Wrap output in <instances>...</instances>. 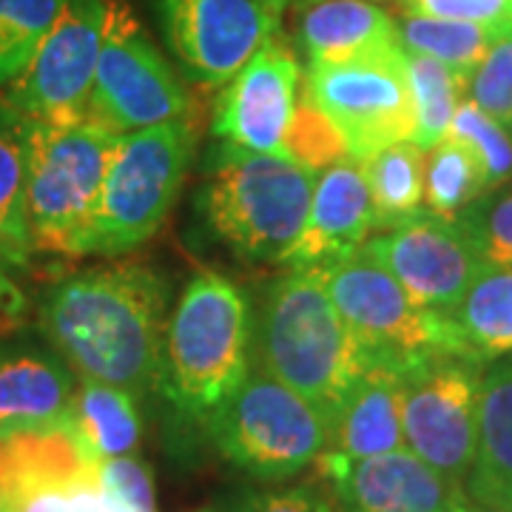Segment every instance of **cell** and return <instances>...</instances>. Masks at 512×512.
Returning a JSON list of instances; mask_svg holds the SVG:
<instances>
[{"label":"cell","instance_id":"1","mask_svg":"<svg viewBox=\"0 0 512 512\" xmlns=\"http://www.w3.org/2000/svg\"><path fill=\"white\" fill-rule=\"evenodd\" d=\"M165 282L146 265L117 262L57 282L43 299V328L89 382L134 396L163 376Z\"/></svg>","mask_w":512,"mask_h":512},{"label":"cell","instance_id":"2","mask_svg":"<svg viewBox=\"0 0 512 512\" xmlns=\"http://www.w3.org/2000/svg\"><path fill=\"white\" fill-rule=\"evenodd\" d=\"M254 330L256 365L333 424L370 362L330 299L325 268H293L276 279Z\"/></svg>","mask_w":512,"mask_h":512},{"label":"cell","instance_id":"3","mask_svg":"<svg viewBox=\"0 0 512 512\" xmlns=\"http://www.w3.org/2000/svg\"><path fill=\"white\" fill-rule=\"evenodd\" d=\"M251 339L248 296L220 274L194 276L165 325L160 384L168 399L194 416L217 410L251 370Z\"/></svg>","mask_w":512,"mask_h":512},{"label":"cell","instance_id":"4","mask_svg":"<svg viewBox=\"0 0 512 512\" xmlns=\"http://www.w3.org/2000/svg\"><path fill=\"white\" fill-rule=\"evenodd\" d=\"M313 185L316 174L291 157L222 143L197 205L225 248L248 262H282L308 220Z\"/></svg>","mask_w":512,"mask_h":512},{"label":"cell","instance_id":"5","mask_svg":"<svg viewBox=\"0 0 512 512\" xmlns=\"http://www.w3.org/2000/svg\"><path fill=\"white\" fill-rule=\"evenodd\" d=\"M26 225L35 251L86 256L117 134L80 123H26Z\"/></svg>","mask_w":512,"mask_h":512},{"label":"cell","instance_id":"6","mask_svg":"<svg viewBox=\"0 0 512 512\" xmlns=\"http://www.w3.org/2000/svg\"><path fill=\"white\" fill-rule=\"evenodd\" d=\"M325 285L370 367H390L407 376L439 356L481 359L458 328L456 316L416 305L402 285L362 251L328 265Z\"/></svg>","mask_w":512,"mask_h":512},{"label":"cell","instance_id":"7","mask_svg":"<svg viewBox=\"0 0 512 512\" xmlns=\"http://www.w3.org/2000/svg\"><path fill=\"white\" fill-rule=\"evenodd\" d=\"M205 421L222 456L259 481L299 476L330 447L328 419L259 365Z\"/></svg>","mask_w":512,"mask_h":512},{"label":"cell","instance_id":"8","mask_svg":"<svg viewBox=\"0 0 512 512\" xmlns=\"http://www.w3.org/2000/svg\"><path fill=\"white\" fill-rule=\"evenodd\" d=\"M188 157L191 126L185 120L117 137L86 256L128 254L154 237L177 200Z\"/></svg>","mask_w":512,"mask_h":512},{"label":"cell","instance_id":"9","mask_svg":"<svg viewBox=\"0 0 512 512\" xmlns=\"http://www.w3.org/2000/svg\"><path fill=\"white\" fill-rule=\"evenodd\" d=\"M188 94L140 26L128 0H103V35L86 120L123 137L180 123Z\"/></svg>","mask_w":512,"mask_h":512},{"label":"cell","instance_id":"10","mask_svg":"<svg viewBox=\"0 0 512 512\" xmlns=\"http://www.w3.org/2000/svg\"><path fill=\"white\" fill-rule=\"evenodd\" d=\"M305 94L342 131L350 160H365L384 146L413 140L416 106L402 43L311 66Z\"/></svg>","mask_w":512,"mask_h":512},{"label":"cell","instance_id":"11","mask_svg":"<svg viewBox=\"0 0 512 512\" xmlns=\"http://www.w3.org/2000/svg\"><path fill=\"white\" fill-rule=\"evenodd\" d=\"M288 0H154L165 40L202 89H222L276 35Z\"/></svg>","mask_w":512,"mask_h":512},{"label":"cell","instance_id":"12","mask_svg":"<svg viewBox=\"0 0 512 512\" xmlns=\"http://www.w3.org/2000/svg\"><path fill=\"white\" fill-rule=\"evenodd\" d=\"M103 35V0H69L0 100L26 123L86 120Z\"/></svg>","mask_w":512,"mask_h":512},{"label":"cell","instance_id":"13","mask_svg":"<svg viewBox=\"0 0 512 512\" xmlns=\"http://www.w3.org/2000/svg\"><path fill=\"white\" fill-rule=\"evenodd\" d=\"M478 356H439L404 379V447L464 487L476 458Z\"/></svg>","mask_w":512,"mask_h":512},{"label":"cell","instance_id":"14","mask_svg":"<svg viewBox=\"0 0 512 512\" xmlns=\"http://www.w3.org/2000/svg\"><path fill=\"white\" fill-rule=\"evenodd\" d=\"M362 254L376 259L416 305L447 316L458 311L473 282L487 271L464 220H444L430 211L367 239Z\"/></svg>","mask_w":512,"mask_h":512},{"label":"cell","instance_id":"15","mask_svg":"<svg viewBox=\"0 0 512 512\" xmlns=\"http://www.w3.org/2000/svg\"><path fill=\"white\" fill-rule=\"evenodd\" d=\"M299 80V60L276 35L225 86L214 111V134L225 146L285 157V131L299 100Z\"/></svg>","mask_w":512,"mask_h":512},{"label":"cell","instance_id":"16","mask_svg":"<svg viewBox=\"0 0 512 512\" xmlns=\"http://www.w3.org/2000/svg\"><path fill=\"white\" fill-rule=\"evenodd\" d=\"M339 495L345 510L356 512H464V487L441 476L407 447L384 456L348 458L322 453L313 464Z\"/></svg>","mask_w":512,"mask_h":512},{"label":"cell","instance_id":"17","mask_svg":"<svg viewBox=\"0 0 512 512\" xmlns=\"http://www.w3.org/2000/svg\"><path fill=\"white\" fill-rule=\"evenodd\" d=\"M373 231V202L362 165L353 160L325 168L313 185L308 220L282 265L328 268L362 251Z\"/></svg>","mask_w":512,"mask_h":512},{"label":"cell","instance_id":"18","mask_svg":"<svg viewBox=\"0 0 512 512\" xmlns=\"http://www.w3.org/2000/svg\"><path fill=\"white\" fill-rule=\"evenodd\" d=\"M100 461L80 444L69 419L0 439V510L40 487H72L97 476Z\"/></svg>","mask_w":512,"mask_h":512},{"label":"cell","instance_id":"19","mask_svg":"<svg viewBox=\"0 0 512 512\" xmlns=\"http://www.w3.org/2000/svg\"><path fill=\"white\" fill-rule=\"evenodd\" d=\"M404 379L407 376L390 367H367L330 424V447L325 453L359 461L402 450Z\"/></svg>","mask_w":512,"mask_h":512},{"label":"cell","instance_id":"20","mask_svg":"<svg viewBox=\"0 0 512 512\" xmlns=\"http://www.w3.org/2000/svg\"><path fill=\"white\" fill-rule=\"evenodd\" d=\"M296 37L308 63L325 66L396 46L399 26L370 0H319L302 6Z\"/></svg>","mask_w":512,"mask_h":512},{"label":"cell","instance_id":"21","mask_svg":"<svg viewBox=\"0 0 512 512\" xmlns=\"http://www.w3.org/2000/svg\"><path fill=\"white\" fill-rule=\"evenodd\" d=\"M464 493L476 504L512 510V359L481 376L476 458Z\"/></svg>","mask_w":512,"mask_h":512},{"label":"cell","instance_id":"22","mask_svg":"<svg viewBox=\"0 0 512 512\" xmlns=\"http://www.w3.org/2000/svg\"><path fill=\"white\" fill-rule=\"evenodd\" d=\"M72 399V376L55 359L37 353L0 356V439L63 424Z\"/></svg>","mask_w":512,"mask_h":512},{"label":"cell","instance_id":"23","mask_svg":"<svg viewBox=\"0 0 512 512\" xmlns=\"http://www.w3.org/2000/svg\"><path fill=\"white\" fill-rule=\"evenodd\" d=\"M69 424L80 444L97 461L134 456V450L143 439V419L137 410V396L114 384L83 379L72 399Z\"/></svg>","mask_w":512,"mask_h":512},{"label":"cell","instance_id":"24","mask_svg":"<svg viewBox=\"0 0 512 512\" xmlns=\"http://www.w3.org/2000/svg\"><path fill=\"white\" fill-rule=\"evenodd\" d=\"M356 163L362 165L373 202V228L387 231L419 214L424 205V148L416 146L413 140H402L379 148Z\"/></svg>","mask_w":512,"mask_h":512},{"label":"cell","instance_id":"25","mask_svg":"<svg viewBox=\"0 0 512 512\" xmlns=\"http://www.w3.org/2000/svg\"><path fill=\"white\" fill-rule=\"evenodd\" d=\"M35 245L26 225L23 120L0 100V262L26 268Z\"/></svg>","mask_w":512,"mask_h":512},{"label":"cell","instance_id":"26","mask_svg":"<svg viewBox=\"0 0 512 512\" xmlns=\"http://www.w3.org/2000/svg\"><path fill=\"white\" fill-rule=\"evenodd\" d=\"M487 191H490L487 168L467 143L447 134L436 146L427 148L424 205L430 214L444 220H458Z\"/></svg>","mask_w":512,"mask_h":512},{"label":"cell","instance_id":"27","mask_svg":"<svg viewBox=\"0 0 512 512\" xmlns=\"http://www.w3.org/2000/svg\"><path fill=\"white\" fill-rule=\"evenodd\" d=\"M396 26H399V43L404 52L439 60L441 66H447L464 80V86L470 74L476 72L481 57L487 55L493 37L501 32V29H487L478 23L427 18V15H413V12H404L402 20H396Z\"/></svg>","mask_w":512,"mask_h":512},{"label":"cell","instance_id":"28","mask_svg":"<svg viewBox=\"0 0 512 512\" xmlns=\"http://www.w3.org/2000/svg\"><path fill=\"white\" fill-rule=\"evenodd\" d=\"M453 316L481 356L512 353V271L487 268Z\"/></svg>","mask_w":512,"mask_h":512},{"label":"cell","instance_id":"29","mask_svg":"<svg viewBox=\"0 0 512 512\" xmlns=\"http://www.w3.org/2000/svg\"><path fill=\"white\" fill-rule=\"evenodd\" d=\"M407 72H410V89H413V106H416L413 143L427 151L447 137L453 114L467 86L458 74L441 66L439 60L410 55V52H407Z\"/></svg>","mask_w":512,"mask_h":512},{"label":"cell","instance_id":"30","mask_svg":"<svg viewBox=\"0 0 512 512\" xmlns=\"http://www.w3.org/2000/svg\"><path fill=\"white\" fill-rule=\"evenodd\" d=\"M69 0H0V89L18 77Z\"/></svg>","mask_w":512,"mask_h":512},{"label":"cell","instance_id":"31","mask_svg":"<svg viewBox=\"0 0 512 512\" xmlns=\"http://www.w3.org/2000/svg\"><path fill=\"white\" fill-rule=\"evenodd\" d=\"M285 157L313 171L316 177L330 165L350 160L342 131L330 123L328 114L313 106L308 94L296 100L291 126L285 131Z\"/></svg>","mask_w":512,"mask_h":512},{"label":"cell","instance_id":"32","mask_svg":"<svg viewBox=\"0 0 512 512\" xmlns=\"http://www.w3.org/2000/svg\"><path fill=\"white\" fill-rule=\"evenodd\" d=\"M450 137L476 151L481 163L487 168L490 191L504 185L512 177V137L501 123H495L490 114L478 109L473 100H461L453 123H450Z\"/></svg>","mask_w":512,"mask_h":512},{"label":"cell","instance_id":"33","mask_svg":"<svg viewBox=\"0 0 512 512\" xmlns=\"http://www.w3.org/2000/svg\"><path fill=\"white\" fill-rule=\"evenodd\" d=\"M467 94L484 114L512 131V26L493 37L487 55L467 80Z\"/></svg>","mask_w":512,"mask_h":512},{"label":"cell","instance_id":"34","mask_svg":"<svg viewBox=\"0 0 512 512\" xmlns=\"http://www.w3.org/2000/svg\"><path fill=\"white\" fill-rule=\"evenodd\" d=\"M461 217H467L464 225L481 262L493 271H512V191Z\"/></svg>","mask_w":512,"mask_h":512},{"label":"cell","instance_id":"35","mask_svg":"<svg viewBox=\"0 0 512 512\" xmlns=\"http://www.w3.org/2000/svg\"><path fill=\"white\" fill-rule=\"evenodd\" d=\"M100 484L117 512H157L154 478L140 458L117 456L100 461Z\"/></svg>","mask_w":512,"mask_h":512},{"label":"cell","instance_id":"36","mask_svg":"<svg viewBox=\"0 0 512 512\" xmlns=\"http://www.w3.org/2000/svg\"><path fill=\"white\" fill-rule=\"evenodd\" d=\"M407 12L441 20H464L487 29H507L510 0H404Z\"/></svg>","mask_w":512,"mask_h":512},{"label":"cell","instance_id":"37","mask_svg":"<svg viewBox=\"0 0 512 512\" xmlns=\"http://www.w3.org/2000/svg\"><path fill=\"white\" fill-rule=\"evenodd\" d=\"M237 512H339L322 493L311 487L262 490L242 498Z\"/></svg>","mask_w":512,"mask_h":512},{"label":"cell","instance_id":"38","mask_svg":"<svg viewBox=\"0 0 512 512\" xmlns=\"http://www.w3.org/2000/svg\"><path fill=\"white\" fill-rule=\"evenodd\" d=\"M0 512H69V487H40L23 493Z\"/></svg>","mask_w":512,"mask_h":512},{"label":"cell","instance_id":"39","mask_svg":"<svg viewBox=\"0 0 512 512\" xmlns=\"http://www.w3.org/2000/svg\"><path fill=\"white\" fill-rule=\"evenodd\" d=\"M69 512H117L100 484V473L69 487Z\"/></svg>","mask_w":512,"mask_h":512},{"label":"cell","instance_id":"40","mask_svg":"<svg viewBox=\"0 0 512 512\" xmlns=\"http://www.w3.org/2000/svg\"><path fill=\"white\" fill-rule=\"evenodd\" d=\"M23 308H26L23 293H20L18 285L3 274V268H0V313L9 316V319H15V316L23 313Z\"/></svg>","mask_w":512,"mask_h":512},{"label":"cell","instance_id":"41","mask_svg":"<svg viewBox=\"0 0 512 512\" xmlns=\"http://www.w3.org/2000/svg\"><path fill=\"white\" fill-rule=\"evenodd\" d=\"M464 512H512V510H501V507H487V504H476V501H470Z\"/></svg>","mask_w":512,"mask_h":512},{"label":"cell","instance_id":"42","mask_svg":"<svg viewBox=\"0 0 512 512\" xmlns=\"http://www.w3.org/2000/svg\"><path fill=\"white\" fill-rule=\"evenodd\" d=\"M293 3H299V6H311V3H319V0H293Z\"/></svg>","mask_w":512,"mask_h":512},{"label":"cell","instance_id":"43","mask_svg":"<svg viewBox=\"0 0 512 512\" xmlns=\"http://www.w3.org/2000/svg\"><path fill=\"white\" fill-rule=\"evenodd\" d=\"M370 3H379L382 6V3H393V0H370Z\"/></svg>","mask_w":512,"mask_h":512},{"label":"cell","instance_id":"44","mask_svg":"<svg viewBox=\"0 0 512 512\" xmlns=\"http://www.w3.org/2000/svg\"><path fill=\"white\" fill-rule=\"evenodd\" d=\"M510 20H512V0H510Z\"/></svg>","mask_w":512,"mask_h":512},{"label":"cell","instance_id":"45","mask_svg":"<svg viewBox=\"0 0 512 512\" xmlns=\"http://www.w3.org/2000/svg\"><path fill=\"white\" fill-rule=\"evenodd\" d=\"M202 512H217V510H202Z\"/></svg>","mask_w":512,"mask_h":512},{"label":"cell","instance_id":"46","mask_svg":"<svg viewBox=\"0 0 512 512\" xmlns=\"http://www.w3.org/2000/svg\"><path fill=\"white\" fill-rule=\"evenodd\" d=\"M342 512H356V510H342Z\"/></svg>","mask_w":512,"mask_h":512}]
</instances>
